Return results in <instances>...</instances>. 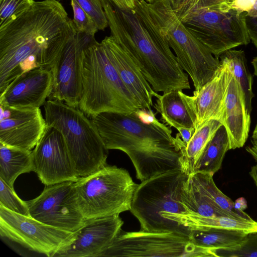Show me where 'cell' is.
<instances>
[{
  "mask_svg": "<svg viewBox=\"0 0 257 257\" xmlns=\"http://www.w3.org/2000/svg\"><path fill=\"white\" fill-rule=\"evenodd\" d=\"M245 25L249 38L257 49V16L245 15Z\"/></svg>",
  "mask_w": 257,
  "mask_h": 257,
  "instance_id": "35",
  "label": "cell"
},
{
  "mask_svg": "<svg viewBox=\"0 0 257 257\" xmlns=\"http://www.w3.org/2000/svg\"><path fill=\"white\" fill-rule=\"evenodd\" d=\"M246 151L249 153L257 162V147L253 146L252 147H247Z\"/></svg>",
  "mask_w": 257,
  "mask_h": 257,
  "instance_id": "40",
  "label": "cell"
},
{
  "mask_svg": "<svg viewBox=\"0 0 257 257\" xmlns=\"http://www.w3.org/2000/svg\"><path fill=\"white\" fill-rule=\"evenodd\" d=\"M222 1H224V2H225L226 3H227L229 1H230V0H222Z\"/></svg>",
  "mask_w": 257,
  "mask_h": 257,
  "instance_id": "43",
  "label": "cell"
},
{
  "mask_svg": "<svg viewBox=\"0 0 257 257\" xmlns=\"http://www.w3.org/2000/svg\"><path fill=\"white\" fill-rule=\"evenodd\" d=\"M221 122L227 130L230 149L242 147L248 137L250 117L246 110L242 91L230 68Z\"/></svg>",
  "mask_w": 257,
  "mask_h": 257,
  "instance_id": "20",
  "label": "cell"
},
{
  "mask_svg": "<svg viewBox=\"0 0 257 257\" xmlns=\"http://www.w3.org/2000/svg\"><path fill=\"white\" fill-rule=\"evenodd\" d=\"M123 224L119 214L87 219L54 257L99 256L112 243Z\"/></svg>",
  "mask_w": 257,
  "mask_h": 257,
  "instance_id": "14",
  "label": "cell"
},
{
  "mask_svg": "<svg viewBox=\"0 0 257 257\" xmlns=\"http://www.w3.org/2000/svg\"><path fill=\"white\" fill-rule=\"evenodd\" d=\"M58 1H61V0H58Z\"/></svg>",
  "mask_w": 257,
  "mask_h": 257,
  "instance_id": "44",
  "label": "cell"
},
{
  "mask_svg": "<svg viewBox=\"0 0 257 257\" xmlns=\"http://www.w3.org/2000/svg\"><path fill=\"white\" fill-rule=\"evenodd\" d=\"M234 207L236 210L243 211L247 208V202L243 197H240L234 202Z\"/></svg>",
  "mask_w": 257,
  "mask_h": 257,
  "instance_id": "38",
  "label": "cell"
},
{
  "mask_svg": "<svg viewBox=\"0 0 257 257\" xmlns=\"http://www.w3.org/2000/svg\"><path fill=\"white\" fill-rule=\"evenodd\" d=\"M44 108L47 125L63 136L79 178L107 165L108 150L91 118L78 107L58 100L48 99Z\"/></svg>",
  "mask_w": 257,
  "mask_h": 257,
  "instance_id": "7",
  "label": "cell"
},
{
  "mask_svg": "<svg viewBox=\"0 0 257 257\" xmlns=\"http://www.w3.org/2000/svg\"><path fill=\"white\" fill-rule=\"evenodd\" d=\"M147 5L180 66L190 76L194 91L199 90L215 75L220 61L187 29L175 15L169 0L147 2Z\"/></svg>",
  "mask_w": 257,
  "mask_h": 257,
  "instance_id": "8",
  "label": "cell"
},
{
  "mask_svg": "<svg viewBox=\"0 0 257 257\" xmlns=\"http://www.w3.org/2000/svg\"><path fill=\"white\" fill-rule=\"evenodd\" d=\"M0 107V144L32 151L47 127L40 107Z\"/></svg>",
  "mask_w": 257,
  "mask_h": 257,
  "instance_id": "15",
  "label": "cell"
},
{
  "mask_svg": "<svg viewBox=\"0 0 257 257\" xmlns=\"http://www.w3.org/2000/svg\"><path fill=\"white\" fill-rule=\"evenodd\" d=\"M32 154L34 172L45 185L79 179L65 139L56 128L47 125Z\"/></svg>",
  "mask_w": 257,
  "mask_h": 257,
  "instance_id": "13",
  "label": "cell"
},
{
  "mask_svg": "<svg viewBox=\"0 0 257 257\" xmlns=\"http://www.w3.org/2000/svg\"><path fill=\"white\" fill-rule=\"evenodd\" d=\"M72 233L0 206L1 236L30 251L54 257Z\"/></svg>",
  "mask_w": 257,
  "mask_h": 257,
  "instance_id": "11",
  "label": "cell"
},
{
  "mask_svg": "<svg viewBox=\"0 0 257 257\" xmlns=\"http://www.w3.org/2000/svg\"><path fill=\"white\" fill-rule=\"evenodd\" d=\"M74 182L45 185L38 197L27 201L30 215L47 225L70 232L82 227L86 219L77 201Z\"/></svg>",
  "mask_w": 257,
  "mask_h": 257,
  "instance_id": "12",
  "label": "cell"
},
{
  "mask_svg": "<svg viewBox=\"0 0 257 257\" xmlns=\"http://www.w3.org/2000/svg\"><path fill=\"white\" fill-rule=\"evenodd\" d=\"M148 3H152L156 1V0H145Z\"/></svg>",
  "mask_w": 257,
  "mask_h": 257,
  "instance_id": "42",
  "label": "cell"
},
{
  "mask_svg": "<svg viewBox=\"0 0 257 257\" xmlns=\"http://www.w3.org/2000/svg\"><path fill=\"white\" fill-rule=\"evenodd\" d=\"M84 49L77 40L75 33L51 69L53 86L48 99L58 100L78 107L82 92V54Z\"/></svg>",
  "mask_w": 257,
  "mask_h": 257,
  "instance_id": "16",
  "label": "cell"
},
{
  "mask_svg": "<svg viewBox=\"0 0 257 257\" xmlns=\"http://www.w3.org/2000/svg\"><path fill=\"white\" fill-rule=\"evenodd\" d=\"M154 107L161 119L170 127L195 130V115L182 90H173L159 95Z\"/></svg>",
  "mask_w": 257,
  "mask_h": 257,
  "instance_id": "22",
  "label": "cell"
},
{
  "mask_svg": "<svg viewBox=\"0 0 257 257\" xmlns=\"http://www.w3.org/2000/svg\"><path fill=\"white\" fill-rule=\"evenodd\" d=\"M34 172L32 151L9 147L0 144V178L10 187L18 177Z\"/></svg>",
  "mask_w": 257,
  "mask_h": 257,
  "instance_id": "24",
  "label": "cell"
},
{
  "mask_svg": "<svg viewBox=\"0 0 257 257\" xmlns=\"http://www.w3.org/2000/svg\"><path fill=\"white\" fill-rule=\"evenodd\" d=\"M111 36L132 57L153 90L165 93L191 88L188 75L179 64L145 0L121 10L101 0Z\"/></svg>",
  "mask_w": 257,
  "mask_h": 257,
  "instance_id": "2",
  "label": "cell"
},
{
  "mask_svg": "<svg viewBox=\"0 0 257 257\" xmlns=\"http://www.w3.org/2000/svg\"><path fill=\"white\" fill-rule=\"evenodd\" d=\"M251 63L254 68V74L257 76V56L253 59Z\"/></svg>",
  "mask_w": 257,
  "mask_h": 257,
  "instance_id": "41",
  "label": "cell"
},
{
  "mask_svg": "<svg viewBox=\"0 0 257 257\" xmlns=\"http://www.w3.org/2000/svg\"><path fill=\"white\" fill-rule=\"evenodd\" d=\"M101 42L123 84L142 108L153 111V98H157L159 94L153 90L132 57L111 35Z\"/></svg>",
  "mask_w": 257,
  "mask_h": 257,
  "instance_id": "18",
  "label": "cell"
},
{
  "mask_svg": "<svg viewBox=\"0 0 257 257\" xmlns=\"http://www.w3.org/2000/svg\"><path fill=\"white\" fill-rule=\"evenodd\" d=\"M73 12V22L75 30L95 35L98 30L92 18L82 9L75 0H71Z\"/></svg>",
  "mask_w": 257,
  "mask_h": 257,
  "instance_id": "33",
  "label": "cell"
},
{
  "mask_svg": "<svg viewBox=\"0 0 257 257\" xmlns=\"http://www.w3.org/2000/svg\"><path fill=\"white\" fill-rule=\"evenodd\" d=\"M187 29L217 58L224 52L250 42L245 12L222 0H169Z\"/></svg>",
  "mask_w": 257,
  "mask_h": 257,
  "instance_id": "5",
  "label": "cell"
},
{
  "mask_svg": "<svg viewBox=\"0 0 257 257\" xmlns=\"http://www.w3.org/2000/svg\"><path fill=\"white\" fill-rule=\"evenodd\" d=\"M81 75L78 108L88 117L104 112L130 114L142 109L122 81L102 42L96 40L83 50Z\"/></svg>",
  "mask_w": 257,
  "mask_h": 257,
  "instance_id": "6",
  "label": "cell"
},
{
  "mask_svg": "<svg viewBox=\"0 0 257 257\" xmlns=\"http://www.w3.org/2000/svg\"><path fill=\"white\" fill-rule=\"evenodd\" d=\"M34 2V0H0V29L27 11Z\"/></svg>",
  "mask_w": 257,
  "mask_h": 257,
  "instance_id": "30",
  "label": "cell"
},
{
  "mask_svg": "<svg viewBox=\"0 0 257 257\" xmlns=\"http://www.w3.org/2000/svg\"><path fill=\"white\" fill-rule=\"evenodd\" d=\"M213 175L208 172H194L189 175V180L203 197L230 217L240 220H252L244 211L234 208V202L217 187L213 180Z\"/></svg>",
  "mask_w": 257,
  "mask_h": 257,
  "instance_id": "23",
  "label": "cell"
},
{
  "mask_svg": "<svg viewBox=\"0 0 257 257\" xmlns=\"http://www.w3.org/2000/svg\"><path fill=\"white\" fill-rule=\"evenodd\" d=\"M108 150L124 152L141 182L158 174L182 169V152L170 127L156 118L146 121L136 112H104L91 118Z\"/></svg>",
  "mask_w": 257,
  "mask_h": 257,
  "instance_id": "3",
  "label": "cell"
},
{
  "mask_svg": "<svg viewBox=\"0 0 257 257\" xmlns=\"http://www.w3.org/2000/svg\"><path fill=\"white\" fill-rule=\"evenodd\" d=\"M53 86L51 69L38 67L16 79L1 93L0 105L17 108L40 107L50 95Z\"/></svg>",
  "mask_w": 257,
  "mask_h": 257,
  "instance_id": "17",
  "label": "cell"
},
{
  "mask_svg": "<svg viewBox=\"0 0 257 257\" xmlns=\"http://www.w3.org/2000/svg\"><path fill=\"white\" fill-rule=\"evenodd\" d=\"M256 147H257V146H256Z\"/></svg>",
  "mask_w": 257,
  "mask_h": 257,
  "instance_id": "45",
  "label": "cell"
},
{
  "mask_svg": "<svg viewBox=\"0 0 257 257\" xmlns=\"http://www.w3.org/2000/svg\"><path fill=\"white\" fill-rule=\"evenodd\" d=\"M75 31L73 20L57 0L35 1L0 29V94L29 70L51 69Z\"/></svg>",
  "mask_w": 257,
  "mask_h": 257,
  "instance_id": "1",
  "label": "cell"
},
{
  "mask_svg": "<svg viewBox=\"0 0 257 257\" xmlns=\"http://www.w3.org/2000/svg\"><path fill=\"white\" fill-rule=\"evenodd\" d=\"M247 234L228 230H191L189 238L195 245L211 249L235 245L243 240Z\"/></svg>",
  "mask_w": 257,
  "mask_h": 257,
  "instance_id": "28",
  "label": "cell"
},
{
  "mask_svg": "<svg viewBox=\"0 0 257 257\" xmlns=\"http://www.w3.org/2000/svg\"><path fill=\"white\" fill-rule=\"evenodd\" d=\"M249 174L257 187V164L251 168Z\"/></svg>",
  "mask_w": 257,
  "mask_h": 257,
  "instance_id": "39",
  "label": "cell"
},
{
  "mask_svg": "<svg viewBox=\"0 0 257 257\" xmlns=\"http://www.w3.org/2000/svg\"><path fill=\"white\" fill-rule=\"evenodd\" d=\"M164 217L190 231L221 229L257 233V221L253 219L240 220L227 216L208 217L192 212L166 214Z\"/></svg>",
  "mask_w": 257,
  "mask_h": 257,
  "instance_id": "21",
  "label": "cell"
},
{
  "mask_svg": "<svg viewBox=\"0 0 257 257\" xmlns=\"http://www.w3.org/2000/svg\"><path fill=\"white\" fill-rule=\"evenodd\" d=\"M189 175L176 169L151 177L138 184L130 211L140 223L141 230L172 232L189 237L190 230L164 217L189 212Z\"/></svg>",
  "mask_w": 257,
  "mask_h": 257,
  "instance_id": "4",
  "label": "cell"
},
{
  "mask_svg": "<svg viewBox=\"0 0 257 257\" xmlns=\"http://www.w3.org/2000/svg\"><path fill=\"white\" fill-rule=\"evenodd\" d=\"M0 206L7 209L26 216H30L26 201L22 200L10 187L0 178Z\"/></svg>",
  "mask_w": 257,
  "mask_h": 257,
  "instance_id": "31",
  "label": "cell"
},
{
  "mask_svg": "<svg viewBox=\"0 0 257 257\" xmlns=\"http://www.w3.org/2000/svg\"><path fill=\"white\" fill-rule=\"evenodd\" d=\"M230 150L227 130L223 124L215 132L208 142L193 171L214 174L221 167L226 153Z\"/></svg>",
  "mask_w": 257,
  "mask_h": 257,
  "instance_id": "26",
  "label": "cell"
},
{
  "mask_svg": "<svg viewBox=\"0 0 257 257\" xmlns=\"http://www.w3.org/2000/svg\"><path fill=\"white\" fill-rule=\"evenodd\" d=\"M92 18L98 30H104L108 26L107 19L101 0H75Z\"/></svg>",
  "mask_w": 257,
  "mask_h": 257,
  "instance_id": "32",
  "label": "cell"
},
{
  "mask_svg": "<svg viewBox=\"0 0 257 257\" xmlns=\"http://www.w3.org/2000/svg\"><path fill=\"white\" fill-rule=\"evenodd\" d=\"M213 256L217 257H257V233L247 234L238 244L226 248L211 249Z\"/></svg>",
  "mask_w": 257,
  "mask_h": 257,
  "instance_id": "29",
  "label": "cell"
},
{
  "mask_svg": "<svg viewBox=\"0 0 257 257\" xmlns=\"http://www.w3.org/2000/svg\"><path fill=\"white\" fill-rule=\"evenodd\" d=\"M183 143L186 144L192 138L195 130L193 128H179L177 129Z\"/></svg>",
  "mask_w": 257,
  "mask_h": 257,
  "instance_id": "37",
  "label": "cell"
},
{
  "mask_svg": "<svg viewBox=\"0 0 257 257\" xmlns=\"http://www.w3.org/2000/svg\"><path fill=\"white\" fill-rule=\"evenodd\" d=\"M221 55L227 61L230 71L240 88L246 110L250 115L254 95L252 90V78L247 67L244 52L230 49Z\"/></svg>",
  "mask_w": 257,
  "mask_h": 257,
  "instance_id": "27",
  "label": "cell"
},
{
  "mask_svg": "<svg viewBox=\"0 0 257 257\" xmlns=\"http://www.w3.org/2000/svg\"><path fill=\"white\" fill-rule=\"evenodd\" d=\"M227 3L231 8L245 12L246 16H257V0H230Z\"/></svg>",
  "mask_w": 257,
  "mask_h": 257,
  "instance_id": "34",
  "label": "cell"
},
{
  "mask_svg": "<svg viewBox=\"0 0 257 257\" xmlns=\"http://www.w3.org/2000/svg\"><path fill=\"white\" fill-rule=\"evenodd\" d=\"M121 10H131L135 7L136 0H109Z\"/></svg>",
  "mask_w": 257,
  "mask_h": 257,
  "instance_id": "36",
  "label": "cell"
},
{
  "mask_svg": "<svg viewBox=\"0 0 257 257\" xmlns=\"http://www.w3.org/2000/svg\"><path fill=\"white\" fill-rule=\"evenodd\" d=\"M220 56V67L215 75L199 90L194 91L193 95L186 94L187 101L195 115V130L211 119L221 122L229 67L226 59Z\"/></svg>",
  "mask_w": 257,
  "mask_h": 257,
  "instance_id": "19",
  "label": "cell"
},
{
  "mask_svg": "<svg viewBox=\"0 0 257 257\" xmlns=\"http://www.w3.org/2000/svg\"><path fill=\"white\" fill-rule=\"evenodd\" d=\"M99 256H212L210 249L195 245L189 237L172 232L122 229Z\"/></svg>",
  "mask_w": 257,
  "mask_h": 257,
  "instance_id": "10",
  "label": "cell"
},
{
  "mask_svg": "<svg viewBox=\"0 0 257 257\" xmlns=\"http://www.w3.org/2000/svg\"><path fill=\"white\" fill-rule=\"evenodd\" d=\"M79 209L86 219L111 216L130 210L136 188L128 172L106 165L74 182Z\"/></svg>",
  "mask_w": 257,
  "mask_h": 257,
  "instance_id": "9",
  "label": "cell"
},
{
  "mask_svg": "<svg viewBox=\"0 0 257 257\" xmlns=\"http://www.w3.org/2000/svg\"><path fill=\"white\" fill-rule=\"evenodd\" d=\"M222 124L218 120L211 119L197 128L188 143L185 144L179 133L176 138L181 148L182 156V170L190 175L202 152L215 132Z\"/></svg>",
  "mask_w": 257,
  "mask_h": 257,
  "instance_id": "25",
  "label": "cell"
}]
</instances>
